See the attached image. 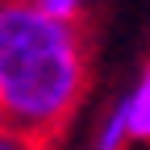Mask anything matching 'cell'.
<instances>
[{"label":"cell","mask_w":150,"mask_h":150,"mask_svg":"<svg viewBox=\"0 0 150 150\" xmlns=\"http://www.w3.org/2000/svg\"><path fill=\"white\" fill-rule=\"evenodd\" d=\"M88 83L83 38L71 17L38 0H4L0 8V112L4 129L42 142L79 104Z\"/></svg>","instance_id":"obj_1"},{"label":"cell","mask_w":150,"mask_h":150,"mask_svg":"<svg viewBox=\"0 0 150 150\" xmlns=\"http://www.w3.org/2000/svg\"><path fill=\"white\" fill-rule=\"evenodd\" d=\"M129 129H134V142H150V63L142 67V75L134 79V88L117 100Z\"/></svg>","instance_id":"obj_2"},{"label":"cell","mask_w":150,"mask_h":150,"mask_svg":"<svg viewBox=\"0 0 150 150\" xmlns=\"http://www.w3.org/2000/svg\"><path fill=\"white\" fill-rule=\"evenodd\" d=\"M129 142H134V129H129L121 104H112L104 112V121L96 125V134H92V150H125Z\"/></svg>","instance_id":"obj_3"},{"label":"cell","mask_w":150,"mask_h":150,"mask_svg":"<svg viewBox=\"0 0 150 150\" xmlns=\"http://www.w3.org/2000/svg\"><path fill=\"white\" fill-rule=\"evenodd\" d=\"M42 8L50 13H59V17H71V21H79V13L88 8V0H38Z\"/></svg>","instance_id":"obj_4"},{"label":"cell","mask_w":150,"mask_h":150,"mask_svg":"<svg viewBox=\"0 0 150 150\" xmlns=\"http://www.w3.org/2000/svg\"><path fill=\"white\" fill-rule=\"evenodd\" d=\"M33 142L29 138H21V134H13V129H4V146H0V150H29Z\"/></svg>","instance_id":"obj_5"}]
</instances>
